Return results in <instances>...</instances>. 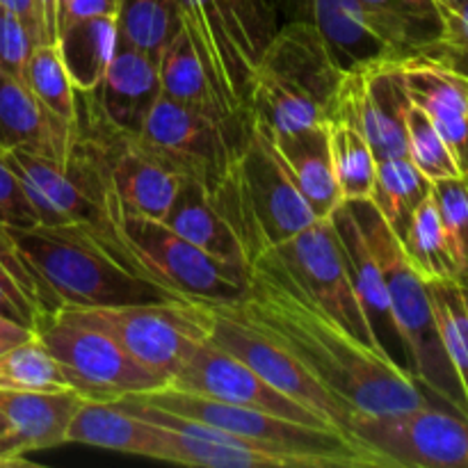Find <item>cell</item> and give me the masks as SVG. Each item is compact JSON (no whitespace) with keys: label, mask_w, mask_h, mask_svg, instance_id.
I'll list each match as a JSON object with an SVG mask.
<instances>
[{"label":"cell","mask_w":468,"mask_h":468,"mask_svg":"<svg viewBox=\"0 0 468 468\" xmlns=\"http://www.w3.org/2000/svg\"><path fill=\"white\" fill-rule=\"evenodd\" d=\"M229 302L247 323L288 347L356 414H398L428 402L405 366L378 355L347 332L300 286L272 250L250 265L245 295Z\"/></svg>","instance_id":"cell-1"},{"label":"cell","mask_w":468,"mask_h":468,"mask_svg":"<svg viewBox=\"0 0 468 468\" xmlns=\"http://www.w3.org/2000/svg\"><path fill=\"white\" fill-rule=\"evenodd\" d=\"M9 231L58 309L190 300L146 279L117 231L91 224H35L27 229L9 227Z\"/></svg>","instance_id":"cell-2"},{"label":"cell","mask_w":468,"mask_h":468,"mask_svg":"<svg viewBox=\"0 0 468 468\" xmlns=\"http://www.w3.org/2000/svg\"><path fill=\"white\" fill-rule=\"evenodd\" d=\"M343 73L314 26L282 23L251 73L247 112L274 135L323 126L332 114Z\"/></svg>","instance_id":"cell-3"},{"label":"cell","mask_w":468,"mask_h":468,"mask_svg":"<svg viewBox=\"0 0 468 468\" xmlns=\"http://www.w3.org/2000/svg\"><path fill=\"white\" fill-rule=\"evenodd\" d=\"M208 199L236 231L250 265L318 219L288 176L268 128L251 114L231 172Z\"/></svg>","instance_id":"cell-4"},{"label":"cell","mask_w":468,"mask_h":468,"mask_svg":"<svg viewBox=\"0 0 468 468\" xmlns=\"http://www.w3.org/2000/svg\"><path fill=\"white\" fill-rule=\"evenodd\" d=\"M347 206L355 213L356 222L368 238L370 250L382 268L393 327H396L398 341L402 343L407 359H410L407 370L416 382L425 384L451 410L468 416L464 391L457 382V375L443 350L441 336H439L428 282L411 268L400 238L384 222L373 201H347Z\"/></svg>","instance_id":"cell-5"},{"label":"cell","mask_w":468,"mask_h":468,"mask_svg":"<svg viewBox=\"0 0 468 468\" xmlns=\"http://www.w3.org/2000/svg\"><path fill=\"white\" fill-rule=\"evenodd\" d=\"M78 117L71 144L94 165L103 186L110 222L119 215H144L163 222L181 190V178L158 163L135 133L114 126L91 91H78Z\"/></svg>","instance_id":"cell-6"},{"label":"cell","mask_w":468,"mask_h":468,"mask_svg":"<svg viewBox=\"0 0 468 468\" xmlns=\"http://www.w3.org/2000/svg\"><path fill=\"white\" fill-rule=\"evenodd\" d=\"M174 7L227 112L247 114L251 73L279 27L272 0H174Z\"/></svg>","instance_id":"cell-7"},{"label":"cell","mask_w":468,"mask_h":468,"mask_svg":"<svg viewBox=\"0 0 468 468\" xmlns=\"http://www.w3.org/2000/svg\"><path fill=\"white\" fill-rule=\"evenodd\" d=\"M135 400L172 411L183 419L199 420L242 441L291 455L304 462L306 468H379V462L366 448L332 428L302 425L295 420L265 414V411L229 405V402L197 396V393L174 387L142 393V396H135Z\"/></svg>","instance_id":"cell-8"},{"label":"cell","mask_w":468,"mask_h":468,"mask_svg":"<svg viewBox=\"0 0 468 468\" xmlns=\"http://www.w3.org/2000/svg\"><path fill=\"white\" fill-rule=\"evenodd\" d=\"M247 133L250 112L238 119L208 114L160 94L137 140L163 167L210 197L231 172Z\"/></svg>","instance_id":"cell-9"},{"label":"cell","mask_w":468,"mask_h":468,"mask_svg":"<svg viewBox=\"0 0 468 468\" xmlns=\"http://www.w3.org/2000/svg\"><path fill=\"white\" fill-rule=\"evenodd\" d=\"M35 336L55 356L69 387L85 400L117 402L169 387L165 375L140 364L108 332L62 311L41 320Z\"/></svg>","instance_id":"cell-10"},{"label":"cell","mask_w":468,"mask_h":468,"mask_svg":"<svg viewBox=\"0 0 468 468\" xmlns=\"http://www.w3.org/2000/svg\"><path fill=\"white\" fill-rule=\"evenodd\" d=\"M114 229L137 270L151 282L190 300L224 302L245 295L247 270L206 254L160 219L119 215Z\"/></svg>","instance_id":"cell-11"},{"label":"cell","mask_w":468,"mask_h":468,"mask_svg":"<svg viewBox=\"0 0 468 468\" xmlns=\"http://www.w3.org/2000/svg\"><path fill=\"white\" fill-rule=\"evenodd\" d=\"M62 314L108 332L140 364L172 382L192 347L208 338V314L199 300L126 306H62Z\"/></svg>","instance_id":"cell-12"},{"label":"cell","mask_w":468,"mask_h":468,"mask_svg":"<svg viewBox=\"0 0 468 468\" xmlns=\"http://www.w3.org/2000/svg\"><path fill=\"white\" fill-rule=\"evenodd\" d=\"M208 314V341L238 356L254 373L277 391L300 402L302 407L318 414L332 428L350 437V423L356 411L343 400H338L324 384L311 375V370L292 355L288 347L274 341L272 336L247 323L231 306V302L199 300ZM352 439V437H350ZM355 441V439H352Z\"/></svg>","instance_id":"cell-13"},{"label":"cell","mask_w":468,"mask_h":468,"mask_svg":"<svg viewBox=\"0 0 468 468\" xmlns=\"http://www.w3.org/2000/svg\"><path fill=\"white\" fill-rule=\"evenodd\" d=\"M350 437L379 468H468V416L430 402L398 414H355Z\"/></svg>","instance_id":"cell-14"},{"label":"cell","mask_w":468,"mask_h":468,"mask_svg":"<svg viewBox=\"0 0 468 468\" xmlns=\"http://www.w3.org/2000/svg\"><path fill=\"white\" fill-rule=\"evenodd\" d=\"M3 154L26 192L37 224H91L105 231H117L105 213L99 174L76 146L71 144L64 160L32 149H7Z\"/></svg>","instance_id":"cell-15"},{"label":"cell","mask_w":468,"mask_h":468,"mask_svg":"<svg viewBox=\"0 0 468 468\" xmlns=\"http://www.w3.org/2000/svg\"><path fill=\"white\" fill-rule=\"evenodd\" d=\"M270 250L286 265L288 272L300 282V286L324 311H329L347 332L355 334L361 343H366L378 355L393 359L384 350L382 343L378 341L368 318H366V311L361 306L359 295H356L355 283H352L346 254H343L341 240H338L332 219H315L314 224L302 229L286 242L270 247Z\"/></svg>","instance_id":"cell-16"},{"label":"cell","mask_w":468,"mask_h":468,"mask_svg":"<svg viewBox=\"0 0 468 468\" xmlns=\"http://www.w3.org/2000/svg\"><path fill=\"white\" fill-rule=\"evenodd\" d=\"M169 387L229 402V405L265 411V414L295 420V423L302 425L332 428L327 420L302 407L300 402L283 396L272 384L265 382L259 373H254L250 366L242 364L238 356L229 355L227 350L210 343L208 338H204V341L192 347L181 368L174 373Z\"/></svg>","instance_id":"cell-17"},{"label":"cell","mask_w":468,"mask_h":468,"mask_svg":"<svg viewBox=\"0 0 468 468\" xmlns=\"http://www.w3.org/2000/svg\"><path fill=\"white\" fill-rule=\"evenodd\" d=\"M402 59H378L343 73L332 114L359 126L375 160L407 155L405 117L411 101L402 80ZM329 114V117H332Z\"/></svg>","instance_id":"cell-18"},{"label":"cell","mask_w":468,"mask_h":468,"mask_svg":"<svg viewBox=\"0 0 468 468\" xmlns=\"http://www.w3.org/2000/svg\"><path fill=\"white\" fill-rule=\"evenodd\" d=\"M400 67L410 101L428 114L468 178V78L425 55Z\"/></svg>","instance_id":"cell-19"},{"label":"cell","mask_w":468,"mask_h":468,"mask_svg":"<svg viewBox=\"0 0 468 468\" xmlns=\"http://www.w3.org/2000/svg\"><path fill=\"white\" fill-rule=\"evenodd\" d=\"M277 3H282L286 14L282 23H309L323 35L343 71H355L378 59H393L387 46L370 30L359 0H277Z\"/></svg>","instance_id":"cell-20"},{"label":"cell","mask_w":468,"mask_h":468,"mask_svg":"<svg viewBox=\"0 0 468 468\" xmlns=\"http://www.w3.org/2000/svg\"><path fill=\"white\" fill-rule=\"evenodd\" d=\"M91 94L114 126L137 135L160 96L158 59L117 35L103 80Z\"/></svg>","instance_id":"cell-21"},{"label":"cell","mask_w":468,"mask_h":468,"mask_svg":"<svg viewBox=\"0 0 468 468\" xmlns=\"http://www.w3.org/2000/svg\"><path fill=\"white\" fill-rule=\"evenodd\" d=\"M85 398L73 388L62 391H9L0 388V411L12 425L18 455L67 443V428Z\"/></svg>","instance_id":"cell-22"},{"label":"cell","mask_w":468,"mask_h":468,"mask_svg":"<svg viewBox=\"0 0 468 468\" xmlns=\"http://www.w3.org/2000/svg\"><path fill=\"white\" fill-rule=\"evenodd\" d=\"M73 128L55 122L21 78L0 69V151L32 149L64 160L71 151Z\"/></svg>","instance_id":"cell-23"},{"label":"cell","mask_w":468,"mask_h":468,"mask_svg":"<svg viewBox=\"0 0 468 468\" xmlns=\"http://www.w3.org/2000/svg\"><path fill=\"white\" fill-rule=\"evenodd\" d=\"M270 137L288 176L311 206L315 218H329L343 204V199L336 176H334L332 155H329L327 126L323 123V126L288 133V135L270 133Z\"/></svg>","instance_id":"cell-24"},{"label":"cell","mask_w":468,"mask_h":468,"mask_svg":"<svg viewBox=\"0 0 468 468\" xmlns=\"http://www.w3.org/2000/svg\"><path fill=\"white\" fill-rule=\"evenodd\" d=\"M373 35L393 59L428 55L443 35L437 0H359Z\"/></svg>","instance_id":"cell-25"},{"label":"cell","mask_w":468,"mask_h":468,"mask_svg":"<svg viewBox=\"0 0 468 468\" xmlns=\"http://www.w3.org/2000/svg\"><path fill=\"white\" fill-rule=\"evenodd\" d=\"M155 425L128 411L122 402L82 400L67 428V443L149 457Z\"/></svg>","instance_id":"cell-26"},{"label":"cell","mask_w":468,"mask_h":468,"mask_svg":"<svg viewBox=\"0 0 468 468\" xmlns=\"http://www.w3.org/2000/svg\"><path fill=\"white\" fill-rule=\"evenodd\" d=\"M163 222L206 254L236 268L250 270V261L231 224L195 183H181L176 201Z\"/></svg>","instance_id":"cell-27"},{"label":"cell","mask_w":468,"mask_h":468,"mask_svg":"<svg viewBox=\"0 0 468 468\" xmlns=\"http://www.w3.org/2000/svg\"><path fill=\"white\" fill-rule=\"evenodd\" d=\"M329 219H332L334 229H336V236L341 240L343 254H346L352 283H355V291L359 295L361 306H364L366 318H368L375 336H378V324H382V327H387L398 338L396 327H393L388 291L382 268H379L378 259H375L373 250L368 245V238L361 231L355 213H352L350 206L341 204L329 215Z\"/></svg>","instance_id":"cell-28"},{"label":"cell","mask_w":468,"mask_h":468,"mask_svg":"<svg viewBox=\"0 0 468 468\" xmlns=\"http://www.w3.org/2000/svg\"><path fill=\"white\" fill-rule=\"evenodd\" d=\"M117 41V16H85L59 27L58 46L78 91L101 85Z\"/></svg>","instance_id":"cell-29"},{"label":"cell","mask_w":468,"mask_h":468,"mask_svg":"<svg viewBox=\"0 0 468 468\" xmlns=\"http://www.w3.org/2000/svg\"><path fill=\"white\" fill-rule=\"evenodd\" d=\"M158 73L160 94L167 96V99L178 101L183 105H190V108L201 110V112L238 119L233 114H229L227 108L222 105L218 91L210 85L208 73H206L190 37H187V32L183 27H178L176 35L167 41V46L160 53Z\"/></svg>","instance_id":"cell-30"},{"label":"cell","mask_w":468,"mask_h":468,"mask_svg":"<svg viewBox=\"0 0 468 468\" xmlns=\"http://www.w3.org/2000/svg\"><path fill=\"white\" fill-rule=\"evenodd\" d=\"M58 304L18 251L9 227L0 224V314L35 329Z\"/></svg>","instance_id":"cell-31"},{"label":"cell","mask_w":468,"mask_h":468,"mask_svg":"<svg viewBox=\"0 0 468 468\" xmlns=\"http://www.w3.org/2000/svg\"><path fill=\"white\" fill-rule=\"evenodd\" d=\"M430 192H432V181L425 178L407 155L384 158L375 165V186L370 201L398 238L405 236L411 215Z\"/></svg>","instance_id":"cell-32"},{"label":"cell","mask_w":468,"mask_h":468,"mask_svg":"<svg viewBox=\"0 0 468 468\" xmlns=\"http://www.w3.org/2000/svg\"><path fill=\"white\" fill-rule=\"evenodd\" d=\"M324 126H327L329 155H332L334 176H336L343 204L370 199L378 160L368 140L359 131V126L343 114H332Z\"/></svg>","instance_id":"cell-33"},{"label":"cell","mask_w":468,"mask_h":468,"mask_svg":"<svg viewBox=\"0 0 468 468\" xmlns=\"http://www.w3.org/2000/svg\"><path fill=\"white\" fill-rule=\"evenodd\" d=\"M21 80L37 99V103L67 128L76 126L78 103L76 87H73L69 69L59 53L58 41L55 44H39L32 48L26 67H23Z\"/></svg>","instance_id":"cell-34"},{"label":"cell","mask_w":468,"mask_h":468,"mask_svg":"<svg viewBox=\"0 0 468 468\" xmlns=\"http://www.w3.org/2000/svg\"><path fill=\"white\" fill-rule=\"evenodd\" d=\"M405 256L410 259L411 268L425 279V282H439V279H457L455 261L451 256L446 233H443L439 208L430 192L419 208L411 215L405 236L400 238Z\"/></svg>","instance_id":"cell-35"},{"label":"cell","mask_w":468,"mask_h":468,"mask_svg":"<svg viewBox=\"0 0 468 468\" xmlns=\"http://www.w3.org/2000/svg\"><path fill=\"white\" fill-rule=\"evenodd\" d=\"M439 336L468 405V283L462 277L428 282Z\"/></svg>","instance_id":"cell-36"},{"label":"cell","mask_w":468,"mask_h":468,"mask_svg":"<svg viewBox=\"0 0 468 468\" xmlns=\"http://www.w3.org/2000/svg\"><path fill=\"white\" fill-rule=\"evenodd\" d=\"M178 27L181 18L174 0H119L117 35L155 59Z\"/></svg>","instance_id":"cell-37"},{"label":"cell","mask_w":468,"mask_h":468,"mask_svg":"<svg viewBox=\"0 0 468 468\" xmlns=\"http://www.w3.org/2000/svg\"><path fill=\"white\" fill-rule=\"evenodd\" d=\"M0 388L9 391H62L69 387L62 368L39 338L0 352Z\"/></svg>","instance_id":"cell-38"},{"label":"cell","mask_w":468,"mask_h":468,"mask_svg":"<svg viewBox=\"0 0 468 468\" xmlns=\"http://www.w3.org/2000/svg\"><path fill=\"white\" fill-rule=\"evenodd\" d=\"M407 128V158L416 165L420 174L430 181H443V178L462 176L455 155L443 142L441 133L434 128L428 114L414 103L410 105L405 117Z\"/></svg>","instance_id":"cell-39"},{"label":"cell","mask_w":468,"mask_h":468,"mask_svg":"<svg viewBox=\"0 0 468 468\" xmlns=\"http://www.w3.org/2000/svg\"><path fill=\"white\" fill-rule=\"evenodd\" d=\"M434 204L439 208L443 233L460 277L468 274V178L455 176L432 183Z\"/></svg>","instance_id":"cell-40"},{"label":"cell","mask_w":468,"mask_h":468,"mask_svg":"<svg viewBox=\"0 0 468 468\" xmlns=\"http://www.w3.org/2000/svg\"><path fill=\"white\" fill-rule=\"evenodd\" d=\"M443 35L425 58L439 59L468 78V0L443 9Z\"/></svg>","instance_id":"cell-41"},{"label":"cell","mask_w":468,"mask_h":468,"mask_svg":"<svg viewBox=\"0 0 468 468\" xmlns=\"http://www.w3.org/2000/svg\"><path fill=\"white\" fill-rule=\"evenodd\" d=\"M35 46H39V41L26 21L0 5V69L21 78Z\"/></svg>","instance_id":"cell-42"},{"label":"cell","mask_w":468,"mask_h":468,"mask_svg":"<svg viewBox=\"0 0 468 468\" xmlns=\"http://www.w3.org/2000/svg\"><path fill=\"white\" fill-rule=\"evenodd\" d=\"M0 224L14 229H27L37 224L32 206L27 204L26 192L5 160L3 151H0Z\"/></svg>","instance_id":"cell-43"},{"label":"cell","mask_w":468,"mask_h":468,"mask_svg":"<svg viewBox=\"0 0 468 468\" xmlns=\"http://www.w3.org/2000/svg\"><path fill=\"white\" fill-rule=\"evenodd\" d=\"M119 14V0H71L64 12V16L59 18V27L67 26L69 21H76V18L85 16H117Z\"/></svg>","instance_id":"cell-44"},{"label":"cell","mask_w":468,"mask_h":468,"mask_svg":"<svg viewBox=\"0 0 468 468\" xmlns=\"http://www.w3.org/2000/svg\"><path fill=\"white\" fill-rule=\"evenodd\" d=\"M0 5L7 7L9 12L16 14V16H21L23 21H26V26L32 30V35L37 37L39 44H50L48 37H46V27H44V21H41L37 0H0Z\"/></svg>","instance_id":"cell-45"},{"label":"cell","mask_w":468,"mask_h":468,"mask_svg":"<svg viewBox=\"0 0 468 468\" xmlns=\"http://www.w3.org/2000/svg\"><path fill=\"white\" fill-rule=\"evenodd\" d=\"M12 464H23V457L18 455L16 448H14L12 425H9V420L5 419L3 411H0V466Z\"/></svg>","instance_id":"cell-46"},{"label":"cell","mask_w":468,"mask_h":468,"mask_svg":"<svg viewBox=\"0 0 468 468\" xmlns=\"http://www.w3.org/2000/svg\"><path fill=\"white\" fill-rule=\"evenodd\" d=\"M37 7H39L41 21H44L46 37L50 44H55L58 41V0H37Z\"/></svg>","instance_id":"cell-47"},{"label":"cell","mask_w":468,"mask_h":468,"mask_svg":"<svg viewBox=\"0 0 468 468\" xmlns=\"http://www.w3.org/2000/svg\"><path fill=\"white\" fill-rule=\"evenodd\" d=\"M69 3H71V0H58V23H59V18L64 16V12H67Z\"/></svg>","instance_id":"cell-48"},{"label":"cell","mask_w":468,"mask_h":468,"mask_svg":"<svg viewBox=\"0 0 468 468\" xmlns=\"http://www.w3.org/2000/svg\"><path fill=\"white\" fill-rule=\"evenodd\" d=\"M439 5H441L443 9H451V7H457V5H462L464 0H437Z\"/></svg>","instance_id":"cell-49"},{"label":"cell","mask_w":468,"mask_h":468,"mask_svg":"<svg viewBox=\"0 0 468 468\" xmlns=\"http://www.w3.org/2000/svg\"><path fill=\"white\" fill-rule=\"evenodd\" d=\"M9 347H14V346H9V343H7V341H3V338H0V352L9 350Z\"/></svg>","instance_id":"cell-50"},{"label":"cell","mask_w":468,"mask_h":468,"mask_svg":"<svg viewBox=\"0 0 468 468\" xmlns=\"http://www.w3.org/2000/svg\"><path fill=\"white\" fill-rule=\"evenodd\" d=\"M462 279H464V282H466V283H468V274H466V277H462Z\"/></svg>","instance_id":"cell-51"}]
</instances>
